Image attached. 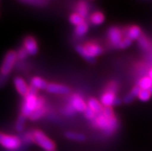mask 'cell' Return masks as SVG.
<instances>
[{"mask_svg":"<svg viewBox=\"0 0 152 151\" xmlns=\"http://www.w3.org/2000/svg\"><path fill=\"white\" fill-rule=\"evenodd\" d=\"M94 124L104 133L107 135H110L117 130L118 126V120L116 117L110 118L106 117L102 113H99L97 117L94 118Z\"/></svg>","mask_w":152,"mask_h":151,"instance_id":"obj_1","label":"cell"},{"mask_svg":"<svg viewBox=\"0 0 152 151\" xmlns=\"http://www.w3.org/2000/svg\"><path fill=\"white\" fill-rule=\"evenodd\" d=\"M24 97L25 99L21 108L22 115L25 116L26 117H29L33 111L37 109L38 97L37 94H33L30 93H28Z\"/></svg>","mask_w":152,"mask_h":151,"instance_id":"obj_2","label":"cell"},{"mask_svg":"<svg viewBox=\"0 0 152 151\" xmlns=\"http://www.w3.org/2000/svg\"><path fill=\"white\" fill-rule=\"evenodd\" d=\"M33 141L46 151H54L56 145L54 142L46 136L40 130H36L33 133Z\"/></svg>","mask_w":152,"mask_h":151,"instance_id":"obj_3","label":"cell"},{"mask_svg":"<svg viewBox=\"0 0 152 151\" xmlns=\"http://www.w3.org/2000/svg\"><path fill=\"white\" fill-rule=\"evenodd\" d=\"M17 59V55L15 51H9L5 55L2 64L0 68V73L5 76L10 74L15 65Z\"/></svg>","mask_w":152,"mask_h":151,"instance_id":"obj_4","label":"cell"},{"mask_svg":"<svg viewBox=\"0 0 152 151\" xmlns=\"http://www.w3.org/2000/svg\"><path fill=\"white\" fill-rule=\"evenodd\" d=\"M20 144L21 142L17 136L0 133V144L3 147L9 150H15L19 147Z\"/></svg>","mask_w":152,"mask_h":151,"instance_id":"obj_5","label":"cell"},{"mask_svg":"<svg viewBox=\"0 0 152 151\" xmlns=\"http://www.w3.org/2000/svg\"><path fill=\"white\" fill-rule=\"evenodd\" d=\"M108 36L110 38L111 43L114 46L118 47L119 44L122 41V33L121 31L118 29V27H111L108 31Z\"/></svg>","mask_w":152,"mask_h":151,"instance_id":"obj_6","label":"cell"},{"mask_svg":"<svg viewBox=\"0 0 152 151\" xmlns=\"http://www.w3.org/2000/svg\"><path fill=\"white\" fill-rule=\"evenodd\" d=\"M24 49L26 50L29 55H34L38 52V46L37 41L32 36H27L24 39Z\"/></svg>","mask_w":152,"mask_h":151,"instance_id":"obj_7","label":"cell"},{"mask_svg":"<svg viewBox=\"0 0 152 151\" xmlns=\"http://www.w3.org/2000/svg\"><path fill=\"white\" fill-rule=\"evenodd\" d=\"M70 105L73 107L75 111L80 112V113H84V111L86 110L87 107V104H86L84 100L79 95H77V94L72 96Z\"/></svg>","mask_w":152,"mask_h":151,"instance_id":"obj_8","label":"cell"},{"mask_svg":"<svg viewBox=\"0 0 152 151\" xmlns=\"http://www.w3.org/2000/svg\"><path fill=\"white\" fill-rule=\"evenodd\" d=\"M14 85L15 87L21 96H25L29 91V86L26 84V82L24 81L23 78L19 77H16L14 78Z\"/></svg>","mask_w":152,"mask_h":151,"instance_id":"obj_9","label":"cell"},{"mask_svg":"<svg viewBox=\"0 0 152 151\" xmlns=\"http://www.w3.org/2000/svg\"><path fill=\"white\" fill-rule=\"evenodd\" d=\"M46 90L50 93L56 94H66L69 93V89L67 86L58 83H49Z\"/></svg>","mask_w":152,"mask_h":151,"instance_id":"obj_10","label":"cell"},{"mask_svg":"<svg viewBox=\"0 0 152 151\" xmlns=\"http://www.w3.org/2000/svg\"><path fill=\"white\" fill-rule=\"evenodd\" d=\"M116 99L115 93L107 90L100 97V103L104 107H111L114 105V102Z\"/></svg>","mask_w":152,"mask_h":151,"instance_id":"obj_11","label":"cell"},{"mask_svg":"<svg viewBox=\"0 0 152 151\" xmlns=\"http://www.w3.org/2000/svg\"><path fill=\"white\" fill-rule=\"evenodd\" d=\"M84 47L86 50L88 52V53L94 58L100 55L103 53L102 48L100 46L94 44V43H87Z\"/></svg>","mask_w":152,"mask_h":151,"instance_id":"obj_12","label":"cell"},{"mask_svg":"<svg viewBox=\"0 0 152 151\" xmlns=\"http://www.w3.org/2000/svg\"><path fill=\"white\" fill-rule=\"evenodd\" d=\"M87 107L89 108H91L96 114H99V113H102L103 111V107L102 104L99 102L98 100L94 99V98H91L87 102Z\"/></svg>","mask_w":152,"mask_h":151,"instance_id":"obj_13","label":"cell"},{"mask_svg":"<svg viewBox=\"0 0 152 151\" xmlns=\"http://www.w3.org/2000/svg\"><path fill=\"white\" fill-rule=\"evenodd\" d=\"M31 86L37 90H46L48 83L40 77H35L31 80Z\"/></svg>","mask_w":152,"mask_h":151,"instance_id":"obj_14","label":"cell"},{"mask_svg":"<svg viewBox=\"0 0 152 151\" xmlns=\"http://www.w3.org/2000/svg\"><path fill=\"white\" fill-rule=\"evenodd\" d=\"M141 30L137 26H132L128 29L127 30V36L131 40H135V39H138L139 37L141 36Z\"/></svg>","mask_w":152,"mask_h":151,"instance_id":"obj_15","label":"cell"},{"mask_svg":"<svg viewBox=\"0 0 152 151\" xmlns=\"http://www.w3.org/2000/svg\"><path fill=\"white\" fill-rule=\"evenodd\" d=\"M76 50H77V53H78L85 60H87L89 63H94L95 59L88 53V52L86 50L84 46L78 45V46H76Z\"/></svg>","mask_w":152,"mask_h":151,"instance_id":"obj_16","label":"cell"},{"mask_svg":"<svg viewBox=\"0 0 152 151\" xmlns=\"http://www.w3.org/2000/svg\"><path fill=\"white\" fill-rule=\"evenodd\" d=\"M65 136L69 140H75V141L83 142L86 140V136L83 134L77 132H72V131H68L66 133Z\"/></svg>","mask_w":152,"mask_h":151,"instance_id":"obj_17","label":"cell"},{"mask_svg":"<svg viewBox=\"0 0 152 151\" xmlns=\"http://www.w3.org/2000/svg\"><path fill=\"white\" fill-rule=\"evenodd\" d=\"M104 21V15L100 12H95L91 16V22L94 25H100Z\"/></svg>","mask_w":152,"mask_h":151,"instance_id":"obj_18","label":"cell"},{"mask_svg":"<svg viewBox=\"0 0 152 151\" xmlns=\"http://www.w3.org/2000/svg\"><path fill=\"white\" fill-rule=\"evenodd\" d=\"M77 13L84 18L88 13V6L85 2H80L77 6Z\"/></svg>","mask_w":152,"mask_h":151,"instance_id":"obj_19","label":"cell"},{"mask_svg":"<svg viewBox=\"0 0 152 151\" xmlns=\"http://www.w3.org/2000/svg\"><path fill=\"white\" fill-rule=\"evenodd\" d=\"M139 87L141 90H149L152 86V80L149 77H145L139 82Z\"/></svg>","mask_w":152,"mask_h":151,"instance_id":"obj_20","label":"cell"},{"mask_svg":"<svg viewBox=\"0 0 152 151\" xmlns=\"http://www.w3.org/2000/svg\"><path fill=\"white\" fill-rule=\"evenodd\" d=\"M69 20L71 24L76 26H77L80 25V24L84 23V19H83V18L77 13L71 14V15H69Z\"/></svg>","mask_w":152,"mask_h":151,"instance_id":"obj_21","label":"cell"},{"mask_svg":"<svg viewBox=\"0 0 152 151\" xmlns=\"http://www.w3.org/2000/svg\"><path fill=\"white\" fill-rule=\"evenodd\" d=\"M87 31H88V25L86 23H82L80 25L76 26L75 28V33L79 36L86 34L87 33Z\"/></svg>","mask_w":152,"mask_h":151,"instance_id":"obj_22","label":"cell"},{"mask_svg":"<svg viewBox=\"0 0 152 151\" xmlns=\"http://www.w3.org/2000/svg\"><path fill=\"white\" fill-rule=\"evenodd\" d=\"M45 113V109L42 108H39V109H37L35 111H33L32 114L29 116V118L31 120H37L39 119H40L41 117L43 116Z\"/></svg>","mask_w":152,"mask_h":151,"instance_id":"obj_23","label":"cell"},{"mask_svg":"<svg viewBox=\"0 0 152 151\" xmlns=\"http://www.w3.org/2000/svg\"><path fill=\"white\" fill-rule=\"evenodd\" d=\"M26 117L23 115H20L19 117H18V120L16 121V123H15V130L17 131H22L24 128V126H25V122Z\"/></svg>","mask_w":152,"mask_h":151,"instance_id":"obj_24","label":"cell"},{"mask_svg":"<svg viewBox=\"0 0 152 151\" xmlns=\"http://www.w3.org/2000/svg\"><path fill=\"white\" fill-rule=\"evenodd\" d=\"M151 96V93L149 92V90H141V93H139L137 97H138V99L141 100V101L147 102L150 100Z\"/></svg>","mask_w":152,"mask_h":151,"instance_id":"obj_25","label":"cell"},{"mask_svg":"<svg viewBox=\"0 0 152 151\" xmlns=\"http://www.w3.org/2000/svg\"><path fill=\"white\" fill-rule=\"evenodd\" d=\"M137 40H138L139 46H140V47H141V49H143V50H148V49L149 42L145 36L141 35V36L139 37V39Z\"/></svg>","mask_w":152,"mask_h":151,"instance_id":"obj_26","label":"cell"},{"mask_svg":"<svg viewBox=\"0 0 152 151\" xmlns=\"http://www.w3.org/2000/svg\"><path fill=\"white\" fill-rule=\"evenodd\" d=\"M21 2H23V3H25V4H29V5H33V6H43V5H46V4H47V1H44V0H42V1H41V0H28V1H26V0H25V1H22Z\"/></svg>","mask_w":152,"mask_h":151,"instance_id":"obj_27","label":"cell"},{"mask_svg":"<svg viewBox=\"0 0 152 151\" xmlns=\"http://www.w3.org/2000/svg\"><path fill=\"white\" fill-rule=\"evenodd\" d=\"M132 43V40L131 39H129L128 37H125L122 39V41L121 42V43L118 46V48L120 49H126L127 47H129L130 46Z\"/></svg>","mask_w":152,"mask_h":151,"instance_id":"obj_28","label":"cell"},{"mask_svg":"<svg viewBox=\"0 0 152 151\" xmlns=\"http://www.w3.org/2000/svg\"><path fill=\"white\" fill-rule=\"evenodd\" d=\"M84 114L85 117H87V119H89V120H93V119H94L95 117H96V113L91 108H89L88 107H87L86 110L84 111Z\"/></svg>","mask_w":152,"mask_h":151,"instance_id":"obj_29","label":"cell"},{"mask_svg":"<svg viewBox=\"0 0 152 151\" xmlns=\"http://www.w3.org/2000/svg\"><path fill=\"white\" fill-rule=\"evenodd\" d=\"M102 113L105 117H108V118L114 117V112H113V109H112L111 107H104V109H103Z\"/></svg>","mask_w":152,"mask_h":151,"instance_id":"obj_30","label":"cell"},{"mask_svg":"<svg viewBox=\"0 0 152 151\" xmlns=\"http://www.w3.org/2000/svg\"><path fill=\"white\" fill-rule=\"evenodd\" d=\"M16 55H17V58L19 59H24L26 58L27 55H28V53L26 52V50L23 48H21L20 50L18 51V53H16Z\"/></svg>","mask_w":152,"mask_h":151,"instance_id":"obj_31","label":"cell"},{"mask_svg":"<svg viewBox=\"0 0 152 151\" xmlns=\"http://www.w3.org/2000/svg\"><path fill=\"white\" fill-rule=\"evenodd\" d=\"M74 111L75 109H73V107L71 105H69L65 107V109H64V113L67 116H72L73 114H74Z\"/></svg>","mask_w":152,"mask_h":151,"instance_id":"obj_32","label":"cell"},{"mask_svg":"<svg viewBox=\"0 0 152 151\" xmlns=\"http://www.w3.org/2000/svg\"><path fill=\"white\" fill-rule=\"evenodd\" d=\"M134 96L130 93H128L127 95H126V96H124V102L125 103H127V104H129V103H132V102L134 101Z\"/></svg>","mask_w":152,"mask_h":151,"instance_id":"obj_33","label":"cell"},{"mask_svg":"<svg viewBox=\"0 0 152 151\" xmlns=\"http://www.w3.org/2000/svg\"><path fill=\"white\" fill-rule=\"evenodd\" d=\"M141 89L139 87V86H134V87L131 90V93L132 94L134 97H136V96H138L139 93H141Z\"/></svg>","mask_w":152,"mask_h":151,"instance_id":"obj_34","label":"cell"},{"mask_svg":"<svg viewBox=\"0 0 152 151\" xmlns=\"http://www.w3.org/2000/svg\"><path fill=\"white\" fill-rule=\"evenodd\" d=\"M6 81H7V76L0 73V88H2L5 86Z\"/></svg>","mask_w":152,"mask_h":151,"instance_id":"obj_35","label":"cell"},{"mask_svg":"<svg viewBox=\"0 0 152 151\" xmlns=\"http://www.w3.org/2000/svg\"><path fill=\"white\" fill-rule=\"evenodd\" d=\"M121 103V99H119V98H116L115 100H114V106H118L120 105Z\"/></svg>","mask_w":152,"mask_h":151,"instance_id":"obj_36","label":"cell"},{"mask_svg":"<svg viewBox=\"0 0 152 151\" xmlns=\"http://www.w3.org/2000/svg\"><path fill=\"white\" fill-rule=\"evenodd\" d=\"M149 77L152 80V69L149 71Z\"/></svg>","mask_w":152,"mask_h":151,"instance_id":"obj_37","label":"cell"},{"mask_svg":"<svg viewBox=\"0 0 152 151\" xmlns=\"http://www.w3.org/2000/svg\"><path fill=\"white\" fill-rule=\"evenodd\" d=\"M149 92H150L151 94V95H152V86L150 88V90H149Z\"/></svg>","mask_w":152,"mask_h":151,"instance_id":"obj_38","label":"cell"}]
</instances>
